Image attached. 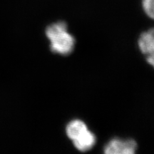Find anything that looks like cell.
Instances as JSON below:
<instances>
[{
	"instance_id": "5b68a950",
	"label": "cell",
	"mask_w": 154,
	"mask_h": 154,
	"mask_svg": "<svg viewBox=\"0 0 154 154\" xmlns=\"http://www.w3.org/2000/svg\"><path fill=\"white\" fill-rule=\"evenodd\" d=\"M142 7L143 11L149 18L153 19V0H142Z\"/></svg>"
},
{
	"instance_id": "7a4b0ae2",
	"label": "cell",
	"mask_w": 154,
	"mask_h": 154,
	"mask_svg": "<svg viewBox=\"0 0 154 154\" xmlns=\"http://www.w3.org/2000/svg\"><path fill=\"white\" fill-rule=\"evenodd\" d=\"M66 134L77 150L86 152L91 150L96 143V137L88 129L86 123L80 119L69 121L66 126Z\"/></svg>"
},
{
	"instance_id": "277c9868",
	"label": "cell",
	"mask_w": 154,
	"mask_h": 154,
	"mask_svg": "<svg viewBox=\"0 0 154 154\" xmlns=\"http://www.w3.org/2000/svg\"><path fill=\"white\" fill-rule=\"evenodd\" d=\"M138 45L141 53L146 55H153L154 34L153 29L144 32L140 34L138 40Z\"/></svg>"
},
{
	"instance_id": "6da1fadb",
	"label": "cell",
	"mask_w": 154,
	"mask_h": 154,
	"mask_svg": "<svg viewBox=\"0 0 154 154\" xmlns=\"http://www.w3.org/2000/svg\"><path fill=\"white\" fill-rule=\"evenodd\" d=\"M46 36L50 42V49L54 53L66 56L74 49V36L68 31V26L64 22H57L48 26L45 31Z\"/></svg>"
},
{
	"instance_id": "8992f818",
	"label": "cell",
	"mask_w": 154,
	"mask_h": 154,
	"mask_svg": "<svg viewBox=\"0 0 154 154\" xmlns=\"http://www.w3.org/2000/svg\"><path fill=\"white\" fill-rule=\"evenodd\" d=\"M146 61L147 62L151 64V66H153V63H154V59H153V55H149L147 56V58H146Z\"/></svg>"
},
{
	"instance_id": "3957f363",
	"label": "cell",
	"mask_w": 154,
	"mask_h": 154,
	"mask_svg": "<svg viewBox=\"0 0 154 154\" xmlns=\"http://www.w3.org/2000/svg\"><path fill=\"white\" fill-rule=\"evenodd\" d=\"M137 143L133 139L115 138L105 146L103 154H136Z\"/></svg>"
}]
</instances>
